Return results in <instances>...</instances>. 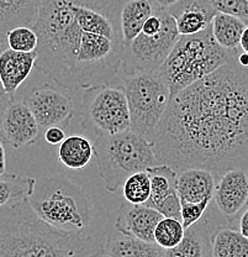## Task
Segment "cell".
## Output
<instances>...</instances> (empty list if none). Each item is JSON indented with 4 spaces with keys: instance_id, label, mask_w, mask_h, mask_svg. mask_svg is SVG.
I'll use <instances>...</instances> for the list:
<instances>
[{
    "instance_id": "1f68e13d",
    "label": "cell",
    "mask_w": 248,
    "mask_h": 257,
    "mask_svg": "<svg viewBox=\"0 0 248 257\" xmlns=\"http://www.w3.org/2000/svg\"><path fill=\"white\" fill-rule=\"evenodd\" d=\"M4 45H5L4 42H0V52L3 51V48H5ZM13 100H14V99H13L12 96L5 92L4 87H3L2 80H0V114H2V112L8 108V105H9Z\"/></svg>"
},
{
    "instance_id": "4fadbf2b",
    "label": "cell",
    "mask_w": 248,
    "mask_h": 257,
    "mask_svg": "<svg viewBox=\"0 0 248 257\" xmlns=\"http://www.w3.org/2000/svg\"><path fill=\"white\" fill-rule=\"evenodd\" d=\"M163 218L156 209L146 204H132L124 200L117 209L114 221L116 231L137 237L146 242H154V229ZM156 243V242H154Z\"/></svg>"
},
{
    "instance_id": "f1b7e54d",
    "label": "cell",
    "mask_w": 248,
    "mask_h": 257,
    "mask_svg": "<svg viewBox=\"0 0 248 257\" xmlns=\"http://www.w3.org/2000/svg\"><path fill=\"white\" fill-rule=\"evenodd\" d=\"M216 13L233 15L248 25V0H209Z\"/></svg>"
},
{
    "instance_id": "e0dca14e",
    "label": "cell",
    "mask_w": 248,
    "mask_h": 257,
    "mask_svg": "<svg viewBox=\"0 0 248 257\" xmlns=\"http://www.w3.org/2000/svg\"><path fill=\"white\" fill-rule=\"evenodd\" d=\"M177 189L180 203L211 202L215 192L214 175L204 168H186L178 173Z\"/></svg>"
},
{
    "instance_id": "3957f363",
    "label": "cell",
    "mask_w": 248,
    "mask_h": 257,
    "mask_svg": "<svg viewBox=\"0 0 248 257\" xmlns=\"http://www.w3.org/2000/svg\"><path fill=\"white\" fill-rule=\"evenodd\" d=\"M0 257H106L104 245L82 232L56 229L29 199L0 208Z\"/></svg>"
},
{
    "instance_id": "ac0fdd59",
    "label": "cell",
    "mask_w": 248,
    "mask_h": 257,
    "mask_svg": "<svg viewBox=\"0 0 248 257\" xmlns=\"http://www.w3.org/2000/svg\"><path fill=\"white\" fill-rule=\"evenodd\" d=\"M211 230L207 219L186 227L182 242L173 248L163 250L161 257H212Z\"/></svg>"
},
{
    "instance_id": "9c48e42d",
    "label": "cell",
    "mask_w": 248,
    "mask_h": 257,
    "mask_svg": "<svg viewBox=\"0 0 248 257\" xmlns=\"http://www.w3.org/2000/svg\"><path fill=\"white\" fill-rule=\"evenodd\" d=\"M179 37L175 19L168 12H163V25L157 34L146 35L141 31L132 42L122 46L120 79L136 72L158 71Z\"/></svg>"
},
{
    "instance_id": "484cf974",
    "label": "cell",
    "mask_w": 248,
    "mask_h": 257,
    "mask_svg": "<svg viewBox=\"0 0 248 257\" xmlns=\"http://www.w3.org/2000/svg\"><path fill=\"white\" fill-rule=\"evenodd\" d=\"M185 227L182 220L163 216L154 229V242L163 250L173 248L182 242Z\"/></svg>"
},
{
    "instance_id": "d4e9b609",
    "label": "cell",
    "mask_w": 248,
    "mask_h": 257,
    "mask_svg": "<svg viewBox=\"0 0 248 257\" xmlns=\"http://www.w3.org/2000/svg\"><path fill=\"white\" fill-rule=\"evenodd\" d=\"M36 179L33 177L18 175L0 176V208L18 202L29 199L33 194Z\"/></svg>"
},
{
    "instance_id": "4316f807",
    "label": "cell",
    "mask_w": 248,
    "mask_h": 257,
    "mask_svg": "<svg viewBox=\"0 0 248 257\" xmlns=\"http://www.w3.org/2000/svg\"><path fill=\"white\" fill-rule=\"evenodd\" d=\"M125 200L132 204H146L151 195V179L147 171L133 173L122 184Z\"/></svg>"
},
{
    "instance_id": "4dcf8cb0",
    "label": "cell",
    "mask_w": 248,
    "mask_h": 257,
    "mask_svg": "<svg viewBox=\"0 0 248 257\" xmlns=\"http://www.w3.org/2000/svg\"><path fill=\"white\" fill-rule=\"evenodd\" d=\"M44 138L50 145H61L67 138L66 130L61 126H51L45 130Z\"/></svg>"
},
{
    "instance_id": "30bf717a",
    "label": "cell",
    "mask_w": 248,
    "mask_h": 257,
    "mask_svg": "<svg viewBox=\"0 0 248 257\" xmlns=\"http://www.w3.org/2000/svg\"><path fill=\"white\" fill-rule=\"evenodd\" d=\"M41 128L61 126L66 130L74 115L73 100L65 90L50 84L35 87L23 99Z\"/></svg>"
},
{
    "instance_id": "ffe728a7",
    "label": "cell",
    "mask_w": 248,
    "mask_h": 257,
    "mask_svg": "<svg viewBox=\"0 0 248 257\" xmlns=\"http://www.w3.org/2000/svg\"><path fill=\"white\" fill-rule=\"evenodd\" d=\"M106 257H161L162 248L154 242L113 232L104 243Z\"/></svg>"
},
{
    "instance_id": "6da1fadb",
    "label": "cell",
    "mask_w": 248,
    "mask_h": 257,
    "mask_svg": "<svg viewBox=\"0 0 248 257\" xmlns=\"http://www.w3.org/2000/svg\"><path fill=\"white\" fill-rule=\"evenodd\" d=\"M236 56L172 96L152 141L159 163L177 172L247 170L248 67Z\"/></svg>"
},
{
    "instance_id": "5b68a950",
    "label": "cell",
    "mask_w": 248,
    "mask_h": 257,
    "mask_svg": "<svg viewBox=\"0 0 248 257\" xmlns=\"http://www.w3.org/2000/svg\"><path fill=\"white\" fill-rule=\"evenodd\" d=\"M236 55L215 41L210 26L199 34L180 36L157 72L170 88L173 96L211 74Z\"/></svg>"
},
{
    "instance_id": "8fae6325",
    "label": "cell",
    "mask_w": 248,
    "mask_h": 257,
    "mask_svg": "<svg viewBox=\"0 0 248 257\" xmlns=\"http://www.w3.org/2000/svg\"><path fill=\"white\" fill-rule=\"evenodd\" d=\"M40 131L36 117L23 100H13L0 114V139L13 149L21 150L34 145Z\"/></svg>"
},
{
    "instance_id": "9a60e30c",
    "label": "cell",
    "mask_w": 248,
    "mask_h": 257,
    "mask_svg": "<svg viewBox=\"0 0 248 257\" xmlns=\"http://www.w3.org/2000/svg\"><path fill=\"white\" fill-rule=\"evenodd\" d=\"M167 12L175 19L180 36L205 31L216 14L209 0H179Z\"/></svg>"
},
{
    "instance_id": "83f0119b",
    "label": "cell",
    "mask_w": 248,
    "mask_h": 257,
    "mask_svg": "<svg viewBox=\"0 0 248 257\" xmlns=\"http://www.w3.org/2000/svg\"><path fill=\"white\" fill-rule=\"evenodd\" d=\"M7 45L19 52H34L39 46V36L30 26H18L8 32Z\"/></svg>"
},
{
    "instance_id": "d6986e66",
    "label": "cell",
    "mask_w": 248,
    "mask_h": 257,
    "mask_svg": "<svg viewBox=\"0 0 248 257\" xmlns=\"http://www.w3.org/2000/svg\"><path fill=\"white\" fill-rule=\"evenodd\" d=\"M40 0H0V42L7 44L8 32L18 26L33 28Z\"/></svg>"
},
{
    "instance_id": "7a4b0ae2",
    "label": "cell",
    "mask_w": 248,
    "mask_h": 257,
    "mask_svg": "<svg viewBox=\"0 0 248 257\" xmlns=\"http://www.w3.org/2000/svg\"><path fill=\"white\" fill-rule=\"evenodd\" d=\"M125 0H40L35 68L61 88L120 84Z\"/></svg>"
},
{
    "instance_id": "7c38bea8",
    "label": "cell",
    "mask_w": 248,
    "mask_h": 257,
    "mask_svg": "<svg viewBox=\"0 0 248 257\" xmlns=\"http://www.w3.org/2000/svg\"><path fill=\"white\" fill-rule=\"evenodd\" d=\"M147 173L151 179V195L146 205L156 209L167 218L182 220V205L177 189V171L172 166L159 163L148 168Z\"/></svg>"
},
{
    "instance_id": "d6a6232c",
    "label": "cell",
    "mask_w": 248,
    "mask_h": 257,
    "mask_svg": "<svg viewBox=\"0 0 248 257\" xmlns=\"http://www.w3.org/2000/svg\"><path fill=\"white\" fill-rule=\"evenodd\" d=\"M179 0H151L156 12H167L168 9L175 5Z\"/></svg>"
},
{
    "instance_id": "603a6c76",
    "label": "cell",
    "mask_w": 248,
    "mask_h": 257,
    "mask_svg": "<svg viewBox=\"0 0 248 257\" xmlns=\"http://www.w3.org/2000/svg\"><path fill=\"white\" fill-rule=\"evenodd\" d=\"M247 24L233 15L216 13L211 21V32L215 41L231 53H238L241 36Z\"/></svg>"
},
{
    "instance_id": "74e56055",
    "label": "cell",
    "mask_w": 248,
    "mask_h": 257,
    "mask_svg": "<svg viewBox=\"0 0 248 257\" xmlns=\"http://www.w3.org/2000/svg\"><path fill=\"white\" fill-rule=\"evenodd\" d=\"M247 175H248V168H247Z\"/></svg>"
},
{
    "instance_id": "d590c367",
    "label": "cell",
    "mask_w": 248,
    "mask_h": 257,
    "mask_svg": "<svg viewBox=\"0 0 248 257\" xmlns=\"http://www.w3.org/2000/svg\"><path fill=\"white\" fill-rule=\"evenodd\" d=\"M239 50L242 52H246L248 53V25L244 29L243 34L241 36V42H239Z\"/></svg>"
},
{
    "instance_id": "2e32d148",
    "label": "cell",
    "mask_w": 248,
    "mask_h": 257,
    "mask_svg": "<svg viewBox=\"0 0 248 257\" xmlns=\"http://www.w3.org/2000/svg\"><path fill=\"white\" fill-rule=\"evenodd\" d=\"M37 60V52H19L9 47L0 52V80L5 92L14 99L15 93L28 79Z\"/></svg>"
},
{
    "instance_id": "f546056e",
    "label": "cell",
    "mask_w": 248,
    "mask_h": 257,
    "mask_svg": "<svg viewBox=\"0 0 248 257\" xmlns=\"http://www.w3.org/2000/svg\"><path fill=\"white\" fill-rule=\"evenodd\" d=\"M211 202L205 200L200 203H180V214H182V223L183 226L189 227L193 224L198 223L200 219L204 218V214L206 209L209 208V204Z\"/></svg>"
},
{
    "instance_id": "5bb4252c",
    "label": "cell",
    "mask_w": 248,
    "mask_h": 257,
    "mask_svg": "<svg viewBox=\"0 0 248 257\" xmlns=\"http://www.w3.org/2000/svg\"><path fill=\"white\" fill-rule=\"evenodd\" d=\"M214 199L220 213L233 220L248 204L247 170H230L215 186Z\"/></svg>"
},
{
    "instance_id": "44dd1931",
    "label": "cell",
    "mask_w": 248,
    "mask_h": 257,
    "mask_svg": "<svg viewBox=\"0 0 248 257\" xmlns=\"http://www.w3.org/2000/svg\"><path fill=\"white\" fill-rule=\"evenodd\" d=\"M154 13L156 9L151 0H125L120 15L122 46L132 42V40L142 31L146 20Z\"/></svg>"
},
{
    "instance_id": "277c9868",
    "label": "cell",
    "mask_w": 248,
    "mask_h": 257,
    "mask_svg": "<svg viewBox=\"0 0 248 257\" xmlns=\"http://www.w3.org/2000/svg\"><path fill=\"white\" fill-rule=\"evenodd\" d=\"M36 215L56 229L82 232L94 220L92 197L78 184L60 175L36 179L29 198Z\"/></svg>"
},
{
    "instance_id": "8992f818",
    "label": "cell",
    "mask_w": 248,
    "mask_h": 257,
    "mask_svg": "<svg viewBox=\"0 0 248 257\" xmlns=\"http://www.w3.org/2000/svg\"><path fill=\"white\" fill-rule=\"evenodd\" d=\"M94 156L101 181L110 193L121 188L133 173L159 165L153 143L131 130L95 138Z\"/></svg>"
},
{
    "instance_id": "e575fe53",
    "label": "cell",
    "mask_w": 248,
    "mask_h": 257,
    "mask_svg": "<svg viewBox=\"0 0 248 257\" xmlns=\"http://www.w3.org/2000/svg\"><path fill=\"white\" fill-rule=\"evenodd\" d=\"M7 170V155H5L4 143L0 139V176H3Z\"/></svg>"
},
{
    "instance_id": "cb8c5ba5",
    "label": "cell",
    "mask_w": 248,
    "mask_h": 257,
    "mask_svg": "<svg viewBox=\"0 0 248 257\" xmlns=\"http://www.w3.org/2000/svg\"><path fill=\"white\" fill-rule=\"evenodd\" d=\"M212 257H248V239L239 230L220 227L212 234Z\"/></svg>"
},
{
    "instance_id": "ba28073f",
    "label": "cell",
    "mask_w": 248,
    "mask_h": 257,
    "mask_svg": "<svg viewBox=\"0 0 248 257\" xmlns=\"http://www.w3.org/2000/svg\"><path fill=\"white\" fill-rule=\"evenodd\" d=\"M82 111L83 127L95 138L124 133L131 127L129 103L121 84L95 85L85 89Z\"/></svg>"
},
{
    "instance_id": "836d02e7",
    "label": "cell",
    "mask_w": 248,
    "mask_h": 257,
    "mask_svg": "<svg viewBox=\"0 0 248 257\" xmlns=\"http://www.w3.org/2000/svg\"><path fill=\"white\" fill-rule=\"evenodd\" d=\"M239 231L244 235L248 239V207L244 209L243 213L241 214V218H239Z\"/></svg>"
},
{
    "instance_id": "52a82bcc",
    "label": "cell",
    "mask_w": 248,
    "mask_h": 257,
    "mask_svg": "<svg viewBox=\"0 0 248 257\" xmlns=\"http://www.w3.org/2000/svg\"><path fill=\"white\" fill-rule=\"evenodd\" d=\"M120 84L124 87L129 103L130 130L153 141L172 99L170 88L158 72H136L122 76Z\"/></svg>"
},
{
    "instance_id": "7402d4cb",
    "label": "cell",
    "mask_w": 248,
    "mask_h": 257,
    "mask_svg": "<svg viewBox=\"0 0 248 257\" xmlns=\"http://www.w3.org/2000/svg\"><path fill=\"white\" fill-rule=\"evenodd\" d=\"M94 156V144L84 135L67 136L58 149V159L68 170L81 171Z\"/></svg>"
},
{
    "instance_id": "8d00e7d4",
    "label": "cell",
    "mask_w": 248,
    "mask_h": 257,
    "mask_svg": "<svg viewBox=\"0 0 248 257\" xmlns=\"http://www.w3.org/2000/svg\"><path fill=\"white\" fill-rule=\"evenodd\" d=\"M236 60H237V62L241 64V66L248 67V53L239 51L236 56Z\"/></svg>"
}]
</instances>
